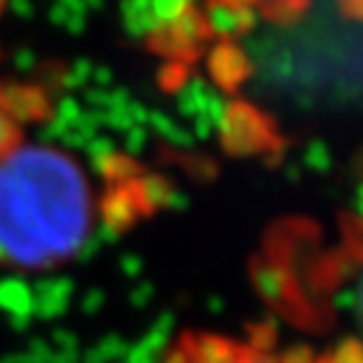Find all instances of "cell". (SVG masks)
<instances>
[{
	"mask_svg": "<svg viewBox=\"0 0 363 363\" xmlns=\"http://www.w3.org/2000/svg\"><path fill=\"white\" fill-rule=\"evenodd\" d=\"M91 207L79 162L23 142L0 159V265L40 270L68 260L91 233Z\"/></svg>",
	"mask_w": 363,
	"mask_h": 363,
	"instance_id": "obj_1",
	"label": "cell"
},
{
	"mask_svg": "<svg viewBox=\"0 0 363 363\" xmlns=\"http://www.w3.org/2000/svg\"><path fill=\"white\" fill-rule=\"evenodd\" d=\"M353 308H356L358 330H361V340H363V257H361V265H358L356 285H353Z\"/></svg>",
	"mask_w": 363,
	"mask_h": 363,
	"instance_id": "obj_4",
	"label": "cell"
},
{
	"mask_svg": "<svg viewBox=\"0 0 363 363\" xmlns=\"http://www.w3.org/2000/svg\"><path fill=\"white\" fill-rule=\"evenodd\" d=\"M51 111V96L40 81L21 79L0 51V159L28 142V134Z\"/></svg>",
	"mask_w": 363,
	"mask_h": 363,
	"instance_id": "obj_3",
	"label": "cell"
},
{
	"mask_svg": "<svg viewBox=\"0 0 363 363\" xmlns=\"http://www.w3.org/2000/svg\"><path fill=\"white\" fill-rule=\"evenodd\" d=\"M157 363H325L285 348L267 330L184 328L164 346Z\"/></svg>",
	"mask_w": 363,
	"mask_h": 363,
	"instance_id": "obj_2",
	"label": "cell"
}]
</instances>
